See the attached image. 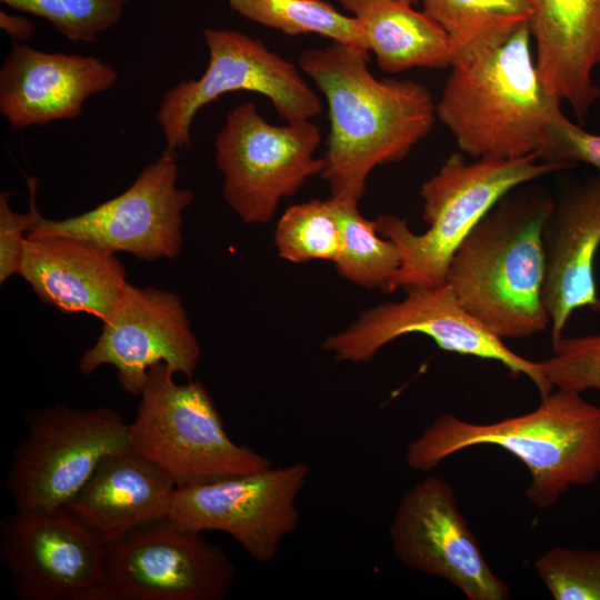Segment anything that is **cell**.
<instances>
[{"instance_id": "obj_3", "label": "cell", "mask_w": 600, "mask_h": 600, "mask_svg": "<svg viewBox=\"0 0 600 600\" xmlns=\"http://www.w3.org/2000/svg\"><path fill=\"white\" fill-rule=\"evenodd\" d=\"M530 183L507 193L478 222L453 254L446 280L462 307L502 340L549 327L542 233L554 199Z\"/></svg>"}, {"instance_id": "obj_5", "label": "cell", "mask_w": 600, "mask_h": 600, "mask_svg": "<svg viewBox=\"0 0 600 600\" xmlns=\"http://www.w3.org/2000/svg\"><path fill=\"white\" fill-rule=\"evenodd\" d=\"M568 168L536 154L511 159L487 157L472 162L461 153L450 154L420 190L423 220L429 224L424 233H414L404 219L393 214L374 220L379 234L392 240L401 253V264L386 292L446 283L459 246L502 197Z\"/></svg>"}, {"instance_id": "obj_16", "label": "cell", "mask_w": 600, "mask_h": 600, "mask_svg": "<svg viewBox=\"0 0 600 600\" xmlns=\"http://www.w3.org/2000/svg\"><path fill=\"white\" fill-rule=\"evenodd\" d=\"M102 322L96 343L79 360L83 376L112 366L123 391L134 397L140 396L149 369L159 362L192 379L201 348L177 293L128 282Z\"/></svg>"}, {"instance_id": "obj_27", "label": "cell", "mask_w": 600, "mask_h": 600, "mask_svg": "<svg viewBox=\"0 0 600 600\" xmlns=\"http://www.w3.org/2000/svg\"><path fill=\"white\" fill-rule=\"evenodd\" d=\"M534 568L556 600H600V549L553 547Z\"/></svg>"}, {"instance_id": "obj_23", "label": "cell", "mask_w": 600, "mask_h": 600, "mask_svg": "<svg viewBox=\"0 0 600 600\" xmlns=\"http://www.w3.org/2000/svg\"><path fill=\"white\" fill-rule=\"evenodd\" d=\"M327 200L341 234V250L334 262L338 272L357 286L386 291L401 264L398 246L379 234L374 220L359 212V202L332 196Z\"/></svg>"}, {"instance_id": "obj_22", "label": "cell", "mask_w": 600, "mask_h": 600, "mask_svg": "<svg viewBox=\"0 0 600 600\" xmlns=\"http://www.w3.org/2000/svg\"><path fill=\"white\" fill-rule=\"evenodd\" d=\"M338 1L363 27L369 51L381 70L398 73L412 68L451 66V39L426 11L400 0Z\"/></svg>"}, {"instance_id": "obj_32", "label": "cell", "mask_w": 600, "mask_h": 600, "mask_svg": "<svg viewBox=\"0 0 600 600\" xmlns=\"http://www.w3.org/2000/svg\"><path fill=\"white\" fill-rule=\"evenodd\" d=\"M3 4L48 21L60 34L71 41V24L62 0H0Z\"/></svg>"}, {"instance_id": "obj_15", "label": "cell", "mask_w": 600, "mask_h": 600, "mask_svg": "<svg viewBox=\"0 0 600 600\" xmlns=\"http://www.w3.org/2000/svg\"><path fill=\"white\" fill-rule=\"evenodd\" d=\"M389 534L403 566L448 581L470 600L510 598L508 586L486 561L443 478L429 476L404 492Z\"/></svg>"}, {"instance_id": "obj_17", "label": "cell", "mask_w": 600, "mask_h": 600, "mask_svg": "<svg viewBox=\"0 0 600 600\" xmlns=\"http://www.w3.org/2000/svg\"><path fill=\"white\" fill-rule=\"evenodd\" d=\"M117 70L94 56L14 42L0 67V113L14 129L73 120L87 99L112 88Z\"/></svg>"}, {"instance_id": "obj_28", "label": "cell", "mask_w": 600, "mask_h": 600, "mask_svg": "<svg viewBox=\"0 0 600 600\" xmlns=\"http://www.w3.org/2000/svg\"><path fill=\"white\" fill-rule=\"evenodd\" d=\"M553 353L540 361L553 388L582 393L600 391V333L561 337L552 343Z\"/></svg>"}, {"instance_id": "obj_18", "label": "cell", "mask_w": 600, "mask_h": 600, "mask_svg": "<svg viewBox=\"0 0 600 600\" xmlns=\"http://www.w3.org/2000/svg\"><path fill=\"white\" fill-rule=\"evenodd\" d=\"M543 302L551 344L563 337L576 310L600 309L594 260L600 247V173L569 188L553 201L543 228Z\"/></svg>"}, {"instance_id": "obj_6", "label": "cell", "mask_w": 600, "mask_h": 600, "mask_svg": "<svg viewBox=\"0 0 600 600\" xmlns=\"http://www.w3.org/2000/svg\"><path fill=\"white\" fill-rule=\"evenodd\" d=\"M164 362L153 364L128 423L129 448L158 466L177 487L246 474L272 466L231 440L200 381L178 384Z\"/></svg>"}, {"instance_id": "obj_14", "label": "cell", "mask_w": 600, "mask_h": 600, "mask_svg": "<svg viewBox=\"0 0 600 600\" xmlns=\"http://www.w3.org/2000/svg\"><path fill=\"white\" fill-rule=\"evenodd\" d=\"M178 176L176 153L164 151L126 191L81 214L51 220L34 204L27 238L66 234L142 260L174 259L183 246V211L194 200L191 190L177 187Z\"/></svg>"}, {"instance_id": "obj_26", "label": "cell", "mask_w": 600, "mask_h": 600, "mask_svg": "<svg viewBox=\"0 0 600 600\" xmlns=\"http://www.w3.org/2000/svg\"><path fill=\"white\" fill-rule=\"evenodd\" d=\"M274 244L279 256L293 263H334L341 250V234L328 200L313 199L289 207L277 222Z\"/></svg>"}, {"instance_id": "obj_33", "label": "cell", "mask_w": 600, "mask_h": 600, "mask_svg": "<svg viewBox=\"0 0 600 600\" xmlns=\"http://www.w3.org/2000/svg\"><path fill=\"white\" fill-rule=\"evenodd\" d=\"M0 28L18 43L28 41L34 32V23L31 20L2 10L0 11Z\"/></svg>"}, {"instance_id": "obj_8", "label": "cell", "mask_w": 600, "mask_h": 600, "mask_svg": "<svg viewBox=\"0 0 600 600\" xmlns=\"http://www.w3.org/2000/svg\"><path fill=\"white\" fill-rule=\"evenodd\" d=\"M320 128L310 120L269 123L253 102L234 107L214 139L224 201L249 224L267 223L280 201L324 169L314 153Z\"/></svg>"}, {"instance_id": "obj_34", "label": "cell", "mask_w": 600, "mask_h": 600, "mask_svg": "<svg viewBox=\"0 0 600 600\" xmlns=\"http://www.w3.org/2000/svg\"><path fill=\"white\" fill-rule=\"evenodd\" d=\"M400 1L407 2V3L412 4V6L420 2V0H400Z\"/></svg>"}, {"instance_id": "obj_11", "label": "cell", "mask_w": 600, "mask_h": 600, "mask_svg": "<svg viewBox=\"0 0 600 600\" xmlns=\"http://www.w3.org/2000/svg\"><path fill=\"white\" fill-rule=\"evenodd\" d=\"M0 558L20 600H108V546L67 507L6 514Z\"/></svg>"}, {"instance_id": "obj_31", "label": "cell", "mask_w": 600, "mask_h": 600, "mask_svg": "<svg viewBox=\"0 0 600 600\" xmlns=\"http://www.w3.org/2000/svg\"><path fill=\"white\" fill-rule=\"evenodd\" d=\"M130 0H62L72 42H93L116 27Z\"/></svg>"}, {"instance_id": "obj_2", "label": "cell", "mask_w": 600, "mask_h": 600, "mask_svg": "<svg viewBox=\"0 0 600 600\" xmlns=\"http://www.w3.org/2000/svg\"><path fill=\"white\" fill-rule=\"evenodd\" d=\"M530 40L523 22L454 53L436 113L462 153L544 160L562 101L541 82Z\"/></svg>"}, {"instance_id": "obj_35", "label": "cell", "mask_w": 600, "mask_h": 600, "mask_svg": "<svg viewBox=\"0 0 600 600\" xmlns=\"http://www.w3.org/2000/svg\"><path fill=\"white\" fill-rule=\"evenodd\" d=\"M599 313H600V309H599Z\"/></svg>"}, {"instance_id": "obj_4", "label": "cell", "mask_w": 600, "mask_h": 600, "mask_svg": "<svg viewBox=\"0 0 600 600\" xmlns=\"http://www.w3.org/2000/svg\"><path fill=\"white\" fill-rule=\"evenodd\" d=\"M497 446L530 473L528 500L552 507L573 486L600 477V406L581 393L557 389L532 411L491 423L441 413L407 447V466L430 472L448 457L474 446Z\"/></svg>"}, {"instance_id": "obj_25", "label": "cell", "mask_w": 600, "mask_h": 600, "mask_svg": "<svg viewBox=\"0 0 600 600\" xmlns=\"http://www.w3.org/2000/svg\"><path fill=\"white\" fill-rule=\"evenodd\" d=\"M448 33L454 53L529 22L530 0H420Z\"/></svg>"}, {"instance_id": "obj_19", "label": "cell", "mask_w": 600, "mask_h": 600, "mask_svg": "<svg viewBox=\"0 0 600 600\" xmlns=\"http://www.w3.org/2000/svg\"><path fill=\"white\" fill-rule=\"evenodd\" d=\"M38 298L64 313L84 312L106 320L127 274L114 252L66 234L27 238L19 273Z\"/></svg>"}, {"instance_id": "obj_24", "label": "cell", "mask_w": 600, "mask_h": 600, "mask_svg": "<svg viewBox=\"0 0 600 600\" xmlns=\"http://www.w3.org/2000/svg\"><path fill=\"white\" fill-rule=\"evenodd\" d=\"M243 18L290 36L314 33L369 51L367 34L353 17L324 0H228Z\"/></svg>"}, {"instance_id": "obj_29", "label": "cell", "mask_w": 600, "mask_h": 600, "mask_svg": "<svg viewBox=\"0 0 600 600\" xmlns=\"http://www.w3.org/2000/svg\"><path fill=\"white\" fill-rule=\"evenodd\" d=\"M30 191L29 210L16 212L9 203L10 193H0V283L19 273L20 261L27 236L32 227L37 180L28 178Z\"/></svg>"}, {"instance_id": "obj_1", "label": "cell", "mask_w": 600, "mask_h": 600, "mask_svg": "<svg viewBox=\"0 0 600 600\" xmlns=\"http://www.w3.org/2000/svg\"><path fill=\"white\" fill-rule=\"evenodd\" d=\"M369 51L336 42L307 49L299 68L323 93L330 131L322 157L332 197L359 202L371 171L403 160L432 129L436 103L412 80L377 79Z\"/></svg>"}, {"instance_id": "obj_7", "label": "cell", "mask_w": 600, "mask_h": 600, "mask_svg": "<svg viewBox=\"0 0 600 600\" xmlns=\"http://www.w3.org/2000/svg\"><path fill=\"white\" fill-rule=\"evenodd\" d=\"M24 422L7 476L16 510L66 508L106 456L129 448L128 423L109 407L56 403L28 412Z\"/></svg>"}, {"instance_id": "obj_30", "label": "cell", "mask_w": 600, "mask_h": 600, "mask_svg": "<svg viewBox=\"0 0 600 600\" xmlns=\"http://www.w3.org/2000/svg\"><path fill=\"white\" fill-rule=\"evenodd\" d=\"M544 161L574 167L583 162L600 173V134L582 129L561 113L551 129V140Z\"/></svg>"}, {"instance_id": "obj_9", "label": "cell", "mask_w": 600, "mask_h": 600, "mask_svg": "<svg viewBox=\"0 0 600 600\" xmlns=\"http://www.w3.org/2000/svg\"><path fill=\"white\" fill-rule=\"evenodd\" d=\"M208 66L196 80L182 81L163 94L156 118L173 152L191 147L198 111L224 93L251 91L267 97L286 122L311 120L322 111L320 97L298 68L262 41L238 30L207 28Z\"/></svg>"}, {"instance_id": "obj_20", "label": "cell", "mask_w": 600, "mask_h": 600, "mask_svg": "<svg viewBox=\"0 0 600 600\" xmlns=\"http://www.w3.org/2000/svg\"><path fill=\"white\" fill-rule=\"evenodd\" d=\"M529 27L544 88L567 101L580 124L600 99V0H530Z\"/></svg>"}, {"instance_id": "obj_21", "label": "cell", "mask_w": 600, "mask_h": 600, "mask_svg": "<svg viewBox=\"0 0 600 600\" xmlns=\"http://www.w3.org/2000/svg\"><path fill=\"white\" fill-rule=\"evenodd\" d=\"M177 486L130 448L106 456L67 508L107 546L169 518Z\"/></svg>"}, {"instance_id": "obj_12", "label": "cell", "mask_w": 600, "mask_h": 600, "mask_svg": "<svg viewBox=\"0 0 600 600\" xmlns=\"http://www.w3.org/2000/svg\"><path fill=\"white\" fill-rule=\"evenodd\" d=\"M310 468L298 461L177 487L169 519L186 529L231 536L254 561H272L300 522L297 498Z\"/></svg>"}, {"instance_id": "obj_10", "label": "cell", "mask_w": 600, "mask_h": 600, "mask_svg": "<svg viewBox=\"0 0 600 600\" xmlns=\"http://www.w3.org/2000/svg\"><path fill=\"white\" fill-rule=\"evenodd\" d=\"M404 290L402 300L369 308L344 330L329 336L323 350L340 361L367 362L394 339L421 333L444 351L493 360L513 374L526 376L541 397L554 389L540 361H531L509 349L462 307L447 282Z\"/></svg>"}, {"instance_id": "obj_13", "label": "cell", "mask_w": 600, "mask_h": 600, "mask_svg": "<svg viewBox=\"0 0 600 600\" xmlns=\"http://www.w3.org/2000/svg\"><path fill=\"white\" fill-rule=\"evenodd\" d=\"M234 574L221 548L169 518L108 544V600H222Z\"/></svg>"}]
</instances>
